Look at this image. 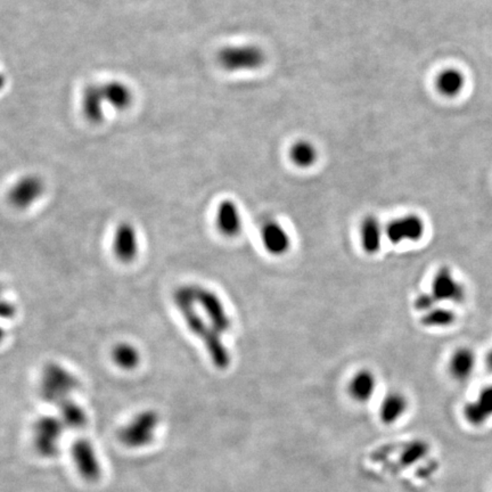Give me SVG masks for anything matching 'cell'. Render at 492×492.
Returning <instances> with one entry per match:
<instances>
[{
    "mask_svg": "<svg viewBox=\"0 0 492 492\" xmlns=\"http://www.w3.org/2000/svg\"><path fill=\"white\" fill-rule=\"evenodd\" d=\"M174 303L190 333L203 342L213 366L220 370H227L232 363V356L222 341V334L210 325L197 308L194 285L178 287L174 292Z\"/></svg>",
    "mask_w": 492,
    "mask_h": 492,
    "instance_id": "6da1fadb",
    "label": "cell"
},
{
    "mask_svg": "<svg viewBox=\"0 0 492 492\" xmlns=\"http://www.w3.org/2000/svg\"><path fill=\"white\" fill-rule=\"evenodd\" d=\"M132 102V93L128 86L112 81L103 86H93L88 88L84 95L82 109L88 119L100 122L103 119L104 107L116 109H126Z\"/></svg>",
    "mask_w": 492,
    "mask_h": 492,
    "instance_id": "7a4b0ae2",
    "label": "cell"
},
{
    "mask_svg": "<svg viewBox=\"0 0 492 492\" xmlns=\"http://www.w3.org/2000/svg\"><path fill=\"white\" fill-rule=\"evenodd\" d=\"M79 388V381L62 365L48 364L42 370L40 394L46 402L57 403L71 398Z\"/></svg>",
    "mask_w": 492,
    "mask_h": 492,
    "instance_id": "3957f363",
    "label": "cell"
},
{
    "mask_svg": "<svg viewBox=\"0 0 492 492\" xmlns=\"http://www.w3.org/2000/svg\"><path fill=\"white\" fill-rule=\"evenodd\" d=\"M160 424L158 414L154 410H144L128 421L119 432V439L126 447L143 448L154 440Z\"/></svg>",
    "mask_w": 492,
    "mask_h": 492,
    "instance_id": "277c9868",
    "label": "cell"
},
{
    "mask_svg": "<svg viewBox=\"0 0 492 492\" xmlns=\"http://www.w3.org/2000/svg\"><path fill=\"white\" fill-rule=\"evenodd\" d=\"M219 64L226 71H255L266 61L264 51L255 45L229 46L219 53Z\"/></svg>",
    "mask_w": 492,
    "mask_h": 492,
    "instance_id": "5b68a950",
    "label": "cell"
},
{
    "mask_svg": "<svg viewBox=\"0 0 492 492\" xmlns=\"http://www.w3.org/2000/svg\"><path fill=\"white\" fill-rule=\"evenodd\" d=\"M195 302L204 318L220 334H225L232 328V320L225 304L216 292L200 285H194Z\"/></svg>",
    "mask_w": 492,
    "mask_h": 492,
    "instance_id": "8992f818",
    "label": "cell"
},
{
    "mask_svg": "<svg viewBox=\"0 0 492 492\" xmlns=\"http://www.w3.org/2000/svg\"><path fill=\"white\" fill-rule=\"evenodd\" d=\"M65 425L61 419L42 416L33 425V446L42 457H54L60 449V441Z\"/></svg>",
    "mask_w": 492,
    "mask_h": 492,
    "instance_id": "52a82bcc",
    "label": "cell"
},
{
    "mask_svg": "<svg viewBox=\"0 0 492 492\" xmlns=\"http://www.w3.org/2000/svg\"><path fill=\"white\" fill-rule=\"evenodd\" d=\"M431 293L437 303H463L466 299V289L449 267H442L437 271L432 280Z\"/></svg>",
    "mask_w": 492,
    "mask_h": 492,
    "instance_id": "ba28073f",
    "label": "cell"
},
{
    "mask_svg": "<svg viewBox=\"0 0 492 492\" xmlns=\"http://www.w3.org/2000/svg\"><path fill=\"white\" fill-rule=\"evenodd\" d=\"M425 234V222L417 215H406L390 221L385 235L390 243L397 245L402 242H417Z\"/></svg>",
    "mask_w": 492,
    "mask_h": 492,
    "instance_id": "9c48e42d",
    "label": "cell"
},
{
    "mask_svg": "<svg viewBox=\"0 0 492 492\" xmlns=\"http://www.w3.org/2000/svg\"><path fill=\"white\" fill-rule=\"evenodd\" d=\"M72 459L78 472L87 481H96L102 474L100 460L91 441L79 439L72 444Z\"/></svg>",
    "mask_w": 492,
    "mask_h": 492,
    "instance_id": "30bf717a",
    "label": "cell"
},
{
    "mask_svg": "<svg viewBox=\"0 0 492 492\" xmlns=\"http://www.w3.org/2000/svg\"><path fill=\"white\" fill-rule=\"evenodd\" d=\"M113 253L123 264L135 260L139 252L137 230L130 222H121L116 228L112 242Z\"/></svg>",
    "mask_w": 492,
    "mask_h": 492,
    "instance_id": "8fae6325",
    "label": "cell"
},
{
    "mask_svg": "<svg viewBox=\"0 0 492 492\" xmlns=\"http://www.w3.org/2000/svg\"><path fill=\"white\" fill-rule=\"evenodd\" d=\"M463 415L474 428H480L492 419V384L484 386L475 399L464 406Z\"/></svg>",
    "mask_w": 492,
    "mask_h": 492,
    "instance_id": "7c38bea8",
    "label": "cell"
},
{
    "mask_svg": "<svg viewBox=\"0 0 492 492\" xmlns=\"http://www.w3.org/2000/svg\"><path fill=\"white\" fill-rule=\"evenodd\" d=\"M260 236L264 250L273 257H282L290 250V235L280 222L271 220L264 224Z\"/></svg>",
    "mask_w": 492,
    "mask_h": 492,
    "instance_id": "4fadbf2b",
    "label": "cell"
},
{
    "mask_svg": "<svg viewBox=\"0 0 492 492\" xmlns=\"http://www.w3.org/2000/svg\"><path fill=\"white\" fill-rule=\"evenodd\" d=\"M44 193V183L36 176H26L19 179L10 192V201L17 209H26L40 199Z\"/></svg>",
    "mask_w": 492,
    "mask_h": 492,
    "instance_id": "5bb4252c",
    "label": "cell"
},
{
    "mask_svg": "<svg viewBox=\"0 0 492 492\" xmlns=\"http://www.w3.org/2000/svg\"><path fill=\"white\" fill-rule=\"evenodd\" d=\"M216 225L219 232L226 237L234 238L243 229V220L237 204L232 200L222 201L217 208Z\"/></svg>",
    "mask_w": 492,
    "mask_h": 492,
    "instance_id": "9a60e30c",
    "label": "cell"
},
{
    "mask_svg": "<svg viewBox=\"0 0 492 492\" xmlns=\"http://www.w3.org/2000/svg\"><path fill=\"white\" fill-rule=\"evenodd\" d=\"M409 402L407 397L399 391L386 394L379 409V417L384 425H394L406 415Z\"/></svg>",
    "mask_w": 492,
    "mask_h": 492,
    "instance_id": "2e32d148",
    "label": "cell"
},
{
    "mask_svg": "<svg viewBox=\"0 0 492 492\" xmlns=\"http://www.w3.org/2000/svg\"><path fill=\"white\" fill-rule=\"evenodd\" d=\"M376 388L375 374L370 370H358L351 379L347 391L352 400L358 403H366L373 398Z\"/></svg>",
    "mask_w": 492,
    "mask_h": 492,
    "instance_id": "e0dca14e",
    "label": "cell"
},
{
    "mask_svg": "<svg viewBox=\"0 0 492 492\" xmlns=\"http://www.w3.org/2000/svg\"><path fill=\"white\" fill-rule=\"evenodd\" d=\"M476 366V356L471 347H458L451 354L449 372L455 380L463 382L472 376Z\"/></svg>",
    "mask_w": 492,
    "mask_h": 492,
    "instance_id": "ac0fdd59",
    "label": "cell"
},
{
    "mask_svg": "<svg viewBox=\"0 0 492 492\" xmlns=\"http://www.w3.org/2000/svg\"><path fill=\"white\" fill-rule=\"evenodd\" d=\"M383 230L379 219L367 216L361 224V248L367 255H376L382 246Z\"/></svg>",
    "mask_w": 492,
    "mask_h": 492,
    "instance_id": "d6986e66",
    "label": "cell"
},
{
    "mask_svg": "<svg viewBox=\"0 0 492 492\" xmlns=\"http://www.w3.org/2000/svg\"><path fill=\"white\" fill-rule=\"evenodd\" d=\"M435 86L441 95L453 98L459 95L465 87V77L458 69L449 68L441 71L435 80Z\"/></svg>",
    "mask_w": 492,
    "mask_h": 492,
    "instance_id": "ffe728a7",
    "label": "cell"
},
{
    "mask_svg": "<svg viewBox=\"0 0 492 492\" xmlns=\"http://www.w3.org/2000/svg\"><path fill=\"white\" fill-rule=\"evenodd\" d=\"M60 419L66 428L80 430L87 425V414L84 408L71 398L61 402L60 405Z\"/></svg>",
    "mask_w": 492,
    "mask_h": 492,
    "instance_id": "44dd1931",
    "label": "cell"
},
{
    "mask_svg": "<svg viewBox=\"0 0 492 492\" xmlns=\"http://www.w3.org/2000/svg\"><path fill=\"white\" fill-rule=\"evenodd\" d=\"M112 361L123 370H134L140 363V354L135 345L121 342L113 347Z\"/></svg>",
    "mask_w": 492,
    "mask_h": 492,
    "instance_id": "7402d4cb",
    "label": "cell"
},
{
    "mask_svg": "<svg viewBox=\"0 0 492 492\" xmlns=\"http://www.w3.org/2000/svg\"><path fill=\"white\" fill-rule=\"evenodd\" d=\"M290 158L296 167H310L318 158V152L312 143L308 140H298L290 149Z\"/></svg>",
    "mask_w": 492,
    "mask_h": 492,
    "instance_id": "603a6c76",
    "label": "cell"
},
{
    "mask_svg": "<svg viewBox=\"0 0 492 492\" xmlns=\"http://www.w3.org/2000/svg\"><path fill=\"white\" fill-rule=\"evenodd\" d=\"M456 322V313L444 307H435L433 309L424 312L421 318V324L425 327H449Z\"/></svg>",
    "mask_w": 492,
    "mask_h": 492,
    "instance_id": "cb8c5ba5",
    "label": "cell"
},
{
    "mask_svg": "<svg viewBox=\"0 0 492 492\" xmlns=\"http://www.w3.org/2000/svg\"><path fill=\"white\" fill-rule=\"evenodd\" d=\"M437 301L432 293H421L415 300V308L417 311L424 312L433 309L437 307Z\"/></svg>",
    "mask_w": 492,
    "mask_h": 492,
    "instance_id": "d4e9b609",
    "label": "cell"
},
{
    "mask_svg": "<svg viewBox=\"0 0 492 492\" xmlns=\"http://www.w3.org/2000/svg\"><path fill=\"white\" fill-rule=\"evenodd\" d=\"M15 307L12 304V303L8 302V301H3V304H1V317L3 319L6 318H13L15 316Z\"/></svg>",
    "mask_w": 492,
    "mask_h": 492,
    "instance_id": "484cf974",
    "label": "cell"
},
{
    "mask_svg": "<svg viewBox=\"0 0 492 492\" xmlns=\"http://www.w3.org/2000/svg\"><path fill=\"white\" fill-rule=\"evenodd\" d=\"M486 365L488 367V370L492 372V347L488 351V354L486 356Z\"/></svg>",
    "mask_w": 492,
    "mask_h": 492,
    "instance_id": "4316f807",
    "label": "cell"
}]
</instances>
